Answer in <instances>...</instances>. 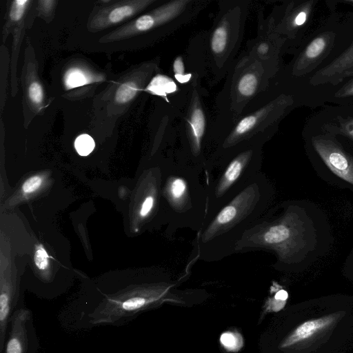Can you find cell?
Returning a JSON list of instances; mask_svg holds the SVG:
<instances>
[{
  "mask_svg": "<svg viewBox=\"0 0 353 353\" xmlns=\"http://www.w3.org/2000/svg\"><path fill=\"white\" fill-rule=\"evenodd\" d=\"M272 197V185L261 172L236 196L205 218L194 241L198 259L216 262L234 254L238 242L268 210Z\"/></svg>",
  "mask_w": 353,
  "mask_h": 353,
  "instance_id": "obj_1",
  "label": "cell"
},
{
  "mask_svg": "<svg viewBox=\"0 0 353 353\" xmlns=\"http://www.w3.org/2000/svg\"><path fill=\"white\" fill-rule=\"evenodd\" d=\"M161 190L163 216L172 236L181 228L198 232L208 210V196L201 183L202 170L183 159H171L163 168Z\"/></svg>",
  "mask_w": 353,
  "mask_h": 353,
  "instance_id": "obj_2",
  "label": "cell"
},
{
  "mask_svg": "<svg viewBox=\"0 0 353 353\" xmlns=\"http://www.w3.org/2000/svg\"><path fill=\"white\" fill-rule=\"evenodd\" d=\"M353 37V12H329L318 21L283 71L284 83L305 88L310 78Z\"/></svg>",
  "mask_w": 353,
  "mask_h": 353,
  "instance_id": "obj_3",
  "label": "cell"
},
{
  "mask_svg": "<svg viewBox=\"0 0 353 353\" xmlns=\"http://www.w3.org/2000/svg\"><path fill=\"white\" fill-rule=\"evenodd\" d=\"M304 228L297 214L287 208L282 214L267 210L245 232L235 253L254 251L272 252L276 265L294 263L304 245Z\"/></svg>",
  "mask_w": 353,
  "mask_h": 353,
  "instance_id": "obj_4",
  "label": "cell"
},
{
  "mask_svg": "<svg viewBox=\"0 0 353 353\" xmlns=\"http://www.w3.org/2000/svg\"><path fill=\"white\" fill-rule=\"evenodd\" d=\"M262 145H252L232 152L208 166L204 183L207 216L229 202L261 171Z\"/></svg>",
  "mask_w": 353,
  "mask_h": 353,
  "instance_id": "obj_5",
  "label": "cell"
},
{
  "mask_svg": "<svg viewBox=\"0 0 353 353\" xmlns=\"http://www.w3.org/2000/svg\"><path fill=\"white\" fill-rule=\"evenodd\" d=\"M306 147L336 175L353 185V157L344 149L341 139L306 124L302 131Z\"/></svg>",
  "mask_w": 353,
  "mask_h": 353,
  "instance_id": "obj_6",
  "label": "cell"
},
{
  "mask_svg": "<svg viewBox=\"0 0 353 353\" xmlns=\"http://www.w3.org/2000/svg\"><path fill=\"white\" fill-rule=\"evenodd\" d=\"M320 0H295L283 6L275 32L285 40V46L293 54L314 28V14Z\"/></svg>",
  "mask_w": 353,
  "mask_h": 353,
  "instance_id": "obj_7",
  "label": "cell"
},
{
  "mask_svg": "<svg viewBox=\"0 0 353 353\" xmlns=\"http://www.w3.org/2000/svg\"><path fill=\"white\" fill-rule=\"evenodd\" d=\"M188 2L186 0L168 2L102 37L100 41L108 43L122 40L157 28L179 16Z\"/></svg>",
  "mask_w": 353,
  "mask_h": 353,
  "instance_id": "obj_8",
  "label": "cell"
},
{
  "mask_svg": "<svg viewBox=\"0 0 353 353\" xmlns=\"http://www.w3.org/2000/svg\"><path fill=\"white\" fill-rule=\"evenodd\" d=\"M39 339L32 311L26 305L12 314L1 353H39Z\"/></svg>",
  "mask_w": 353,
  "mask_h": 353,
  "instance_id": "obj_9",
  "label": "cell"
},
{
  "mask_svg": "<svg viewBox=\"0 0 353 353\" xmlns=\"http://www.w3.org/2000/svg\"><path fill=\"white\" fill-rule=\"evenodd\" d=\"M305 124L353 143V104H325L311 115Z\"/></svg>",
  "mask_w": 353,
  "mask_h": 353,
  "instance_id": "obj_10",
  "label": "cell"
},
{
  "mask_svg": "<svg viewBox=\"0 0 353 353\" xmlns=\"http://www.w3.org/2000/svg\"><path fill=\"white\" fill-rule=\"evenodd\" d=\"M353 77V37L334 58L326 62L307 81L315 91L336 87Z\"/></svg>",
  "mask_w": 353,
  "mask_h": 353,
  "instance_id": "obj_11",
  "label": "cell"
},
{
  "mask_svg": "<svg viewBox=\"0 0 353 353\" xmlns=\"http://www.w3.org/2000/svg\"><path fill=\"white\" fill-rule=\"evenodd\" d=\"M154 0L122 1L99 10L91 18L88 28L96 32L131 18L154 3Z\"/></svg>",
  "mask_w": 353,
  "mask_h": 353,
  "instance_id": "obj_12",
  "label": "cell"
},
{
  "mask_svg": "<svg viewBox=\"0 0 353 353\" xmlns=\"http://www.w3.org/2000/svg\"><path fill=\"white\" fill-rule=\"evenodd\" d=\"M334 315L307 321L299 325L283 342L281 347H288L310 338L314 334L329 327L334 321Z\"/></svg>",
  "mask_w": 353,
  "mask_h": 353,
  "instance_id": "obj_13",
  "label": "cell"
},
{
  "mask_svg": "<svg viewBox=\"0 0 353 353\" xmlns=\"http://www.w3.org/2000/svg\"><path fill=\"white\" fill-rule=\"evenodd\" d=\"M317 92L325 104L352 105L353 77L336 87Z\"/></svg>",
  "mask_w": 353,
  "mask_h": 353,
  "instance_id": "obj_14",
  "label": "cell"
},
{
  "mask_svg": "<svg viewBox=\"0 0 353 353\" xmlns=\"http://www.w3.org/2000/svg\"><path fill=\"white\" fill-rule=\"evenodd\" d=\"M103 77L79 67L68 69L63 77L66 90H70L93 83L103 81Z\"/></svg>",
  "mask_w": 353,
  "mask_h": 353,
  "instance_id": "obj_15",
  "label": "cell"
},
{
  "mask_svg": "<svg viewBox=\"0 0 353 353\" xmlns=\"http://www.w3.org/2000/svg\"><path fill=\"white\" fill-rule=\"evenodd\" d=\"M177 87L174 81L165 75L157 74L146 86L145 90L150 94L165 97L176 91Z\"/></svg>",
  "mask_w": 353,
  "mask_h": 353,
  "instance_id": "obj_16",
  "label": "cell"
},
{
  "mask_svg": "<svg viewBox=\"0 0 353 353\" xmlns=\"http://www.w3.org/2000/svg\"><path fill=\"white\" fill-rule=\"evenodd\" d=\"M30 3V0H15L11 3L7 21L3 27V39L7 37L9 29L12 26L23 21L24 15Z\"/></svg>",
  "mask_w": 353,
  "mask_h": 353,
  "instance_id": "obj_17",
  "label": "cell"
},
{
  "mask_svg": "<svg viewBox=\"0 0 353 353\" xmlns=\"http://www.w3.org/2000/svg\"><path fill=\"white\" fill-rule=\"evenodd\" d=\"M229 43V30L225 23L219 24L213 31L210 46L215 54L223 52Z\"/></svg>",
  "mask_w": 353,
  "mask_h": 353,
  "instance_id": "obj_18",
  "label": "cell"
},
{
  "mask_svg": "<svg viewBox=\"0 0 353 353\" xmlns=\"http://www.w3.org/2000/svg\"><path fill=\"white\" fill-rule=\"evenodd\" d=\"M258 77L253 72L244 73L237 83V92L244 98H249L254 95L258 88Z\"/></svg>",
  "mask_w": 353,
  "mask_h": 353,
  "instance_id": "obj_19",
  "label": "cell"
},
{
  "mask_svg": "<svg viewBox=\"0 0 353 353\" xmlns=\"http://www.w3.org/2000/svg\"><path fill=\"white\" fill-rule=\"evenodd\" d=\"M139 90L137 83L134 81H127L118 87L114 94V101L122 105L128 103L135 97Z\"/></svg>",
  "mask_w": 353,
  "mask_h": 353,
  "instance_id": "obj_20",
  "label": "cell"
},
{
  "mask_svg": "<svg viewBox=\"0 0 353 353\" xmlns=\"http://www.w3.org/2000/svg\"><path fill=\"white\" fill-rule=\"evenodd\" d=\"M26 92L30 104L35 109L41 110L43 107L44 92L39 81L31 78L27 83Z\"/></svg>",
  "mask_w": 353,
  "mask_h": 353,
  "instance_id": "obj_21",
  "label": "cell"
},
{
  "mask_svg": "<svg viewBox=\"0 0 353 353\" xmlns=\"http://www.w3.org/2000/svg\"><path fill=\"white\" fill-rule=\"evenodd\" d=\"M95 146L94 141L89 134H82L74 141V148L81 156H87L90 154Z\"/></svg>",
  "mask_w": 353,
  "mask_h": 353,
  "instance_id": "obj_22",
  "label": "cell"
},
{
  "mask_svg": "<svg viewBox=\"0 0 353 353\" xmlns=\"http://www.w3.org/2000/svg\"><path fill=\"white\" fill-rule=\"evenodd\" d=\"M174 77L176 80L181 83H185L190 81L191 74L185 73V66L181 57H177L173 63Z\"/></svg>",
  "mask_w": 353,
  "mask_h": 353,
  "instance_id": "obj_23",
  "label": "cell"
},
{
  "mask_svg": "<svg viewBox=\"0 0 353 353\" xmlns=\"http://www.w3.org/2000/svg\"><path fill=\"white\" fill-rule=\"evenodd\" d=\"M221 343L225 348L230 351H235L240 347V337L231 332H225L221 335Z\"/></svg>",
  "mask_w": 353,
  "mask_h": 353,
  "instance_id": "obj_24",
  "label": "cell"
},
{
  "mask_svg": "<svg viewBox=\"0 0 353 353\" xmlns=\"http://www.w3.org/2000/svg\"><path fill=\"white\" fill-rule=\"evenodd\" d=\"M48 255L45 249L40 246L35 252L34 260L37 267L41 270H44L48 266Z\"/></svg>",
  "mask_w": 353,
  "mask_h": 353,
  "instance_id": "obj_25",
  "label": "cell"
},
{
  "mask_svg": "<svg viewBox=\"0 0 353 353\" xmlns=\"http://www.w3.org/2000/svg\"><path fill=\"white\" fill-rule=\"evenodd\" d=\"M41 178L39 176H33L28 179L22 185L25 193H32L37 190L41 185Z\"/></svg>",
  "mask_w": 353,
  "mask_h": 353,
  "instance_id": "obj_26",
  "label": "cell"
},
{
  "mask_svg": "<svg viewBox=\"0 0 353 353\" xmlns=\"http://www.w3.org/2000/svg\"><path fill=\"white\" fill-rule=\"evenodd\" d=\"M156 198L153 195H148L144 199L139 214L142 217H146L155 205Z\"/></svg>",
  "mask_w": 353,
  "mask_h": 353,
  "instance_id": "obj_27",
  "label": "cell"
},
{
  "mask_svg": "<svg viewBox=\"0 0 353 353\" xmlns=\"http://www.w3.org/2000/svg\"><path fill=\"white\" fill-rule=\"evenodd\" d=\"M57 1L53 0L49 1H39V10L41 15L49 17L50 13L53 11Z\"/></svg>",
  "mask_w": 353,
  "mask_h": 353,
  "instance_id": "obj_28",
  "label": "cell"
},
{
  "mask_svg": "<svg viewBox=\"0 0 353 353\" xmlns=\"http://www.w3.org/2000/svg\"><path fill=\"white\" fill-rule=\"evenodd\" d=\"M271 48H272L270 47V43L265 42L263 43H261L257 47V52L260 54L266 55L270 52V50H271Z\"/></svg>",
  "mask_w": 353,
  "mask_h": 353,
  "instance_id": "obj_29",
  "label": "cell"
},
{
  "mask_svg": "<svg viewBox=\"0 0 353 353\" xmlns=\"http://www.w3.org/2000/svg\"><path fill=\"white\" fill-rule=\"evenodd\" d=\"M288 292L285 290H280L279 291H278L276 293L274 298L276 300H279V301H285L288 299Z\"/></svg>",
  "mask_w": 353,
  "mask_h": 353,
  "instance_id": "obj_30",
  "label": "cell"
},
{
  "mask_svg": "<svg viewBox=\"0 0 353 353\" xmlns=\"http://www.w3.org/2000/svg\"><path fill=\"white\" fill-rule=\"evenodd\" d=\"M338 3L348 5L353 7V0H336Z\"/></svg>",
  "mask_w": 353,
  "mask_h": 353,
  "instance_id": "obj_31",
  "label": "cell"
}]
</instances>
